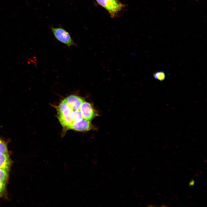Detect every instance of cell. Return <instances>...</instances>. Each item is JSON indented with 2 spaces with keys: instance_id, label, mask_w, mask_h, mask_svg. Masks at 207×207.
<instances>
[{
  "instance_id": "obj_5",
  "label": "cell",
  "mask_w": 207,
  "mask_h": 207,
  "mask_svg": "<svg viewBox=\"0 0 207 207\" xmlns=\"http://www.w3.org/2000/svg\"><path fill=\"white\" fill-rule=\"evenodd\" d=\"M96 129V128L91 123L90 121L83 118L79 122L73 123L67 128V131L72 129L78 131L85 132Z\"/></svg>"
},
{
  "instance_id": "obj_1",
  "label": "cell",
  "mask_w": 207,
  "mask_h": 207,
  "mask_svg": "<svg viewBox=\"0 0 207 207\" xmlns=\"http://www.w3.org/2000/svg\"><path fill=\"white\" fill-rule=\"evenodd\" d=\"M55 107L57 112V118L64 131H66L67 128L73 123L71 118V114L73 109L64 99Z\"/></svg>"
},
{
  "instance_id": "obj_6",
  "label": "cell",
  "mask_w": 207,
  "mask_h": 207,
  "mask_svg": "<svg viewBox=\"0 0 207 207\" xmlns=\"http://www.w3.org/2000/svg\"><path fill=\"white\" fill-rule=\"evenodd\" d=\"M66 102L73 110H79L84 101L83 98L77 95L72 94L64 99Z\"/></svg>"
},
{
  "instance_id": "obj_8",
  "label": "cell",
  "mask_w": 207,
  "mask_h": 207,
  "mask_svg": "<svg viewBox=\"0 0 207 207\" xmlns=\"http://www.w3.org/2000/svg\"><path fill=\"white\" fill-rule=\"evenodd\" d=\"M71 118L73 123L79 122L83 118L79 110H73L71 114Z\"/></svg>"
},
{
  "instance_id": "obj_3",
  "label": "cell",
  "mask_w": 207,
  "mask_h": 207,
  "mask_svg": "<svg viewBox=\"0 0 207 207\" xmlns=\"http://www.w3.org/2000/svg\"><path fill=\"white\" fill-rule=\"evenodd\" d=\"M51 30L55 38L68 47L77 45L69 33L65 30L61 28L51 27Z\"/></svg>"
},
{
  "instance_id": "obj_10",
  "label": "cell",
  "mask_w": 207,
  "mask_h": 207,
  "mask_svg": "<svg viewBox=\"0 0 207 207\" xmlns=\"http://www.w3.org/2000/svg\"><path fill=\"white\" fill-rule=\"evenodd\" d=\"M6 145L4 141L0 139V154L8 155Z\"/></svg>"
},
{
  "instance_id": "obj_9",
  "label": "cell",
  "mask_w": 207,
  "mask_h": 207,
  "mask_svg": "<svg viewBox=\"0 0 207 207\" xmlns=\"http://www.w3.org/2000/svg\"><path fill=\"white\" fill-rule=\"evenodd\" d=\"M153 77L156 80L162 81L165 79L166 75L163 71H158L154 74Z\"/></svg>"
},
{
  "instance_id": "obj_12",
  "label": "cell",
  "mask_w": 207,
  "mask_h": 207,
  "mask_svg": "<svg viewBox=\"0 0 207 207\" xmlns=\"http://www.w3.org/2000/svg\"><path fill=\"white\" fill-rule=\"evenodd\" d=\"M6 183L0 180V191L1 192L3 191L5 188Z\"/></svg>"
},
{
  "instance_id": "obj_2",
  "label": "cell",
  "mask_w": 207,
  "mask_h": 207,
  "mask_svg": "<svg viewBox=\"0 0 207 207\" xmlns=\"http://www.w3.org/2000/svg\"><path fill=\"white\" fill-rule=\"evenodd\" d=\"M100 5L106 9L112 18L116 16L124 5L118 0H96Z\"/></svg>"
},
{
  "instance_id": "obj_11",
  "label": "cell",
  "mask_w": 207,
  "mask_h": 207,
  "mask_svg": "<svg viewBox=\"0 0 207 207\" xmlns=\"http://www.w3.org/2000/svg\"><path fill=\"white\" fill-rule=\"evenodd\" d=\"M8 176V171L0 168V180L6 183Z\"/></svg>"
},
{
  "instance_id": "obj_4",
  "label": "cell",
  "mask_w": 207,
  "mask_h": 207,
  "mask_svg": "<svg viewBox=\"0 0 207 207\" xmlns=\"http://www.w3.org/2000/svg\"><path fill=\"white\" fill-rule=\"evenodd\" d=\"M79 110L83 115V118L89 121L99 115L97 112L92 105L85 101L81 105Z\"/></svg>"
},
{
  "instance_id": "obj_14",
  "label": "cell",
  "mask_w": 207,
  "mask_h": 207,
  "mask_svg": "<svg viewBox=\"0 0 207 207\" xmlns=\"http://www.w3.org/2000/svg\"><path fill=\"white\" fill-rule=\"evenodd\" d=\"M1 192L0 191V193H1Z\"/></svg>"
},
{
  "instance_id": "obj_13",
  "label": "cell",
  "mask_w": 207,
  "mask_h": 207,
  "mask_svg": "<svg viewBox=\"0 0 207 207\" xmlns=\"http://www.w3.org/2000/svg\"><path fill=\"white\" fill-rule=\"evenodd\" d=\"M195 181L193 179H191L189 183V186H191L195 184Z\"/></svg>"
},
{
  "instance_id": "obj_7",
  "label": "cell",
  "mask_w": 207,
  "mask_h": 207,
  "mask_svg": "<svg viewBox=\"0 0 207 207\" xmlns=\"http://www.w3.org/2000/svg\"><path fill=\"white\" fill-rule=\"evenodd\" d=\"M11 165V161L8 155L0 154V168L8 171Z\"/></svg>"
}]
</instances>
